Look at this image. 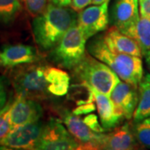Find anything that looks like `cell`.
<instances>
[{"instance_id":"obj_1","label":"cell","mask_w":150,"mask_h":150,"mask_svg":"<svg viewBox=\"0 0 150 150\" xmlns=\"http://www.w3.org/2000/svg\"><path fill=\"white\" fill-rule=\"evenodd\" d=\"M76 11L53 3L34 18L33 33L37 44L43 50H51L73 26L77 24Z\"/></svg>"},{"instance_id":"obj_2","label":"cell","mask_w":150,"mask_h":150,"mask_svg":"<svg viewBox=\"0 0 150 150\" xmlns=\"http://www.w3.org/2000/svg\"><path fill=\"white\" fill-rule=\"evenodd\" d=\"M88 53L102 61L126 83L138 88L144 77L141 57L119 53L108 46L103 36H98L88 45Z\"/></svg>"},{"instance_id":"obj_3","label":"cell","mask_w":150,"mask_h":150,"mask_svg":"<svg viewBox=\"0 0 150 150\" xmlns=\"http://www.w3.org/2000/svg\"><path fill=\"white\" fill-rule=\"evenodd\" d=\"M75 75L97 91L109 96L115 85L120 81L118 76L106 64L91 54H85L83 59L75 67Z\"/></svg>"},{"instance_id":"obj_4","label":"cell","mask_w":150,"mask_h":150,"mask_svg":"<svg viewBox=\"0 0 150 150\" xmlns=\"http://www.w3.org/2000/svg\"><path fill=\"white\" fill-rule=\"evenodd\" d=\"M87 39L76 24L61 38L51 52L52 60L64 69H74L85 55Z\"/></svg>"},{"instance_id":"obj_5","label":"cell","mask_w":150,"mask_h":150,"mask_svg":"<svg viewBox=\"0 0 150 150\" xmlns=\"http://www.w3.org/2000/svg\"><path fill=\"white\" fill-rule=\"evenodd\" d=\"M47 66L30 65L17 70L13 77V86L17 96L33 99L45 98L48 93Z\"/></svg>"},{"instance_id":"obj_6","label":"cell","mask_w":150,"mask_h":150,"mask_svg":"<svg viewBox=\"0 0 150 150\" xmlns=\"http://www.w3.org/2000/svg\"><path fill=\"white\" fill-rule=\"evenodd\" d=\"M77 139L65 129L59 120L50 118L43 127L36 149L72 150L79 149Z\"/></svg>"},{"instance_id":"obj_7","label":"cell","mask_w":150,"mask_h":150,"mask_svg":"<svg viewBox=\"0 0 150 150\" xmlns=\"http://www.w3.org/2000/svg\"><path fill=\"white\" fill-rule=\"evenodd\" d=\"M108 2L106 1L98 5L93 4L79 12L77 25L87 40L108 28L109 23Z\"/></svg>"},{"instance_id":"obj_8","label":"cell","mask_w":150,"mask_h":150,"mask_svg":"<svg viewBox=\"0 0 150 150\" xmlns=\"http://www.w3.org/2000/svg\"><path fill=\"white\" fill-rule=\"evenodd\" d=\"M43 125L39 121L13 128L1 140L0 147L10 149H36Z\"/></svg>"},{"instance_id":"obj_9","label":"cell","mask_w":150,"mask_h":150,"mask_svg":"<svg viewBox=\"0 0 150 150\" xmlns=\"http://www.w3.org/2000/svg\"><path fill=\"white\" fill-rule=\"evenodd\" d=\"M109 98L118 114L128 120L133 118L139 101L138 88L120 80L110 93Z\"/></svg>"},{"instance_id":"obj_10","label":"cell","mask_w":150,"mask_h":150,"mask_svg":"<svg viewBox=\"0 0 150 150\" xmlns=\"http://www.w3.org/2000/svg\"><path fill=\"white\" fill-rule=\"evenodd\" d=\"M63 122L70 134L81 143L79 148L83 146L84 149H99L104 134L92 130L82 118L73 112L66 111L64 113Z\"/></svg>"},{"instance_id":"obj_11","label":"cell","mask_w":150,"mask_h":150,"mask_svg":"<svg viewBox=\"0 0 150 150\" xmlns=\"http://www.w3.org/2000/svg\"><path fill=\"white\" fill-rule=\"evenodd\" d=\"M41 105L33 98L17 96L10 108V121L12 129L24 124L39 121L43 115Z\"/></svg>"},{"instance_id":"obj_12","label":"cell","mask_w":150,"mask_h":150,"mask_svg":"<svg viewBox=\"0 0 150 150\" xmlns=\"http://www.w3.org/2000/svg\"><path fill=\"white\" fill-rule=\"evenodd\" d=\"M110 16L113 27L121 32L127 30L139 19V0H116Z\"/></svg>"},{"instance_id":"obj_13","label":"cell","mask_w":150,"mask_h":150,"mask_svg":"<svg viewBox=\"0 0 150 150\" xmlns=\"http://www.w3.org/2000/svg\"><path fill=\"white\" fill-rule=\"evenodd\" d=\"M139 144L134 135V128L129 123L115 127L112 133L104 134L99 149L132 150L139 149Z\"/></svg>"},{"instance_id":"obj_14","label":"cell","mask_w":150,"mask_h":150,"mask_svg":"<svg viewBox=\"0 0 150 150\" xmlns=\"http://www.w3.org/2000/svg\"><path fill=\"white\" fill-rule=\"evenodd\" d=\"M37 60L35 49L27 44H11L0 49V68L11 69L33 64Z\"/></svg>"},{"instance_id":"obj_15","label":"cell","mask_w":150,"mask_h":150,"mask_svg":"<svg viewBox=\"0 0 150 150\" xmlns=\"http://www.w3.org/2000/svg\"><path fill=\"white\" fill-rule=\"evenodd\" d=\"M87 87L93 94V100L96 104L97 110L103 128L105 130L115 128L123 118L116 112L109 96L97 91L96 89L89 86Z\"/></svg>"},{"instance_id":"obj_16","label":"cell","mask_w":150,"mask_h":150,"mask_svg":"<svg viewBox=\"0 0 150 150\" xmlns=\"http://www.w3.org/2000/svg\"><path fill=\"white\" fill-rule=\"evenodd\" d=\"M103 38L108 46L117 52L138 57L143 56L139 44L132 38L123 33L115 27L108 29L107 33L103 35Z\"/></svg>"},{"instance_id":"obj_17","label":"cell","mask_w":150,"mask_h":150,"mask_svg":"<svg viewBox=\"0 0 150 150\" xmlns=\"http://www.w3.org/2000/svg\"><path fill=\"white\" fill-rule=\"evenodd\" d=\"M46 79L48 92L54 96L62 97L68 93L69 88L70 77L61 69L48 67L46 69Z\"/></svg>"},{"instance_id":"obj_18","label":"cell","mask_w":150,"mask_h":150,"mask_svg":"<svg viewBox=\"0 0 150 150\" xmlns=\"http://www.w3.org/2000/svg\"><path fill=\"white\" fill-rule=\"evenodd\" d=\"M122 33L139 44L143 56L150 50V18L140 16L134 25Z\"/></svg>"},{"instance_id":"obj_19","label":"cell","mask_w":150,"mask_h":150,"mask_svg":"<svg viewBox=\"0 0 150 150\" xmlns=\"http://www.w3.org/2000/svg\"><path fill=\"white\" fill-rule=\"evenodd\" d=\"M138 90L139 101L133 116L134 123L150 117V74L143 77Z\"/></svg>"},{"instance_id":"obj_20","label":"cell","mask_w":150,"mask_h":150,"mask_svg":"<svg viewBox=\"0 0 150 150\" xmlns=\"http://www.w3.org/2000/svg\"><path fill=\"white\" fill-rule=\"evenodd\" d=\"M21 11L19 0H0V23L10 24Z\"/></svg>"},{"instance_id":"obj_21","label":"cell","mask_w":150,"mask_h":150,"mask_svg":"<svg viewBox=\"0 0 150 150\" xmlns=\"http://www.w3.org/2000/svg\"><path fill=\"white\" fill-rule=\"evenodd\" d=\"M133 128L139 145L150 149V117L136 122Z\"/></svg>"},{"instance_id":"obj_22","label":"cell","mask_w":150,"mask_h":150,"mask_svg":"<svg viewBox=\"0 0 150 150\" xmlns=\"http://www.w3.org/2000/svg\"><path fill=\"white\" fill-rule=\"evenodd\" d=\"M11 104L12 102L8 103L5 107L0 111V142L12 129L10 121Z\"/></svg>"},{"instance_id":"obj_23","label":"cell","mask_w":150,"mask_h":150,"mask_svg":"<svg viewBox=\"0 0 150 150\" xmlns=\"http://www.w3.org/2000/svg\"><path fill=\"white\" fill-rule=\"evenodd\" d=\"M28 12L33 17L41 14L47 8V0H23Z\"/></svg>"},{"instance_id":"obj_24","label":"cell","mask_w":150,"mask_h":150,"mask_svg":"<svg viewBox=\"0 0 150 150\" xmlns=\"http://www.w3.org/2000/svg\"><path fill=\"white\" fill-rule=\"evenodd\" d=\"M83 120L92 130H93L96 133H103V131H105L102 125L99 124L98 117L93 113H89L88 115H87L85 118H83Z\"/></svg>"},{"instance_id":"obj_25","label":"cell","mask_w":150,"mask_h":150,"mask_svg":"<svg viewBox=\"0 0 150 150\" xmlns=\"http://www.w3.org/2000/svg\"><path fill=\"white\" fill-rule=\"evenodd\" d=\"M8 89L5 79L0 76V111L7 105Z\"/></svg>"},{"instance_id":"obj_26","label":"cell","mask_w":150,"mask_h":150,"mask_svg":"<svg viewBox=\"0 0 150 150\" xmlns=\"http://www.w3.org/2000/svg\"><path fill=\"white\" fill-rule=\"evenodd\" d=\"M140 16L150 18V0H139Z\"/></svg>"},{"instance_id":"obj_27","label":"cell","mask_w":150,"mask_h":150,"mask_svg":"<svg viewBox=\"0 0 150 150\" xmlns=\"http://www.w3.org/2000/svg\"><path fill=\"white\" fill-rule=\"evenodd\" d=\"M89 4H91V0H72L71 7L76 12H80Z\"/></svg>"},{"instance_id":"obj_28","label":"cell","mask_w":150,"mask_h":150,"mask_svg":"<svg viewBox=\"0 0 150 150\" xmlns=\"http://www.w3.org/2000/svg\"><path fill=\"white\" fill-rule=\"evenodd\" d=\"M94 105L93 103H85L82 106L78 107L76 109H74V113L76 115H79V114H84V113H90L94 110Z\"/></svg>"},{"instance_id":"obj_29","label":"cell","mask_w":150,"mask_h":150,"mask_svg":"<svg viewBox=\"0 0 150 150\" xmlns=\"http://www.w3.org/2000/svg\"><path fill=\"white\" fill-rule=\"evenodd\" d=\"M51 2L59 6H63V7H69L71 6L72 0H51Z\"/></svg>"},{"instance_id":"obj_30","label":"cell","mask_w":150,"mask_h":150,"mask_svg":"<svg viewBox=\"0 0 150 150\" xmlns=\"http://www.w3.org/2000/svg\"><path fill=\"white\" fill-rule=\"evenodd\" d=\"M145 60H146V64H147V66H148V69L149 70L150 72V50L145 54Z\"/></svg>"},{"instance_id":"obj_31","label":"cell","mask_w":150,"mask_h":150,"mask_svg":"<svg viewBox=\"0 0 150 150\" xmlns=\"http://www.w3.org/2000/svg\"><path fill=\"white\" fill-rule=\"evenodd\" d=\"M106 1H109V0H91V4L94 5H98V4H101Z\"/></svg>"}]
</instances>
